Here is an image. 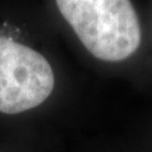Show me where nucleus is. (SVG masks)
Masks as SVG:
<instances>
[{
	"mask_svg": "<svg viewBox=\"0 0 152 152\" xmlns=\"http://www.w3.org/2000/svg\"><path fill=\"white\" fill-rule=\"evenodd\" d=\"M56 5L96 58L119 62L138 50L142 32L131 0H56Z\"/></svg>",
	"mask_w": 152,
	"mask_h": 152,
	"instance_id": "1",
	"label": "nucleus"
},
{
	"mask_svg": "<svg viewBox=\"0 0 152 152\" xmlns=\"http://www.w3.org/2000/svg\"><path fill=\"white\" fill-rule=\"evenodd\" d=\"M53 86V71L43 55L0 36V112L19 114L41 105Z\"/></svg>",
	"mask_w": 152,
	"mask_h": 152,
	"instance_id": "2",
	"label": "nucleus"
}]
</instances>
